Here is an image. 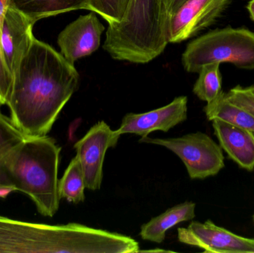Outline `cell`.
<instances>
[{
  "instance_id": "1",
  "label": "cell",
  "mask_w": 254,
  "mask_h": 253,
  "mask_svg": "<svg viewBox=\"0 0 254 253\" xmlns=\"http://www.w3.org/2000/svg\"><path fill=\"white\" fill-rule=\"evenodd\" d=\"M79 83L74 64L52 46L34 39L13 76L6 104L10 119L28 138L45 136Z\"/></svg>"
},
{
  "instance_id": "2",
  "label": "cell",
  "mask_w": 254,
  "mask_h": 253,
  "mask_svg": "<svg viewBox=\"0 0 254 253\" xmlns=\"http://www.w3.org/2000/svg\"><path fill=\"white\" fill-rule=\"evenodd\" d=\"M61 147L47 135L27 138L12 153L9 179L16 191L31 198L41 215L53 217L61 198L58 167Z\"/></svg>"
},
{
  "instance_id": "3",
  "label": "cell",
  "mask_w": 254,
  "mask_h": 253,
  "mask_svg": "<svg viewBox=\"0 0 254 253\" xmlns=\"http://www.w3.org/2000/svg\"><path fill=\"white\" fill-rule=\"evenodd\" d=\"M182 62L190 73H198L205 65L222 62L254 70V32L231 27L213 30L188 45Z\"/></svg>"
},
{
  "instance_id": "4",
  "label": "cell",
  "mask_w": 254,
  "mask_h": 253,
  "mask_svg": "<svg viewBox=\"0 0 254 253\" xmlns=\"http://www.w3.org/2000/svg\"><path fill=\"white\" fill-rule=\"evenodd\" d=\"M139 142L161 146L173 152L186 166L191 179L215 176L225 167L222 147L202 132L168 139L146 137Z\"/></svg>"
},
{
  "instance_id": "5",
  "label": "cell",
  "mask_w": 254,
  "mask_h": 253,
  "mask_svg": "<svg viewBox=\"0 0 254 253\" xmlns=\"http://www.w3.org/2000/svg\"><path fill=\"white\" fill-rule=\"evenodd\" d=\"M64 225L16 221L0 215V253H63Z\"/></svg>"
},
{
  "instance_id": "6",
  "label": "cell",
  "mask_w": 254,
  "mask_h": 253,
  "mask_svg": "<svg viewBox=\"0 0 254 253\" xmlns=\"http://www.w3.org/2000/svg\"><path fill=\"white\" fill-rule=\"evenodd\" d=\"M120 137L106 122L100 121L74 144L88 190L101 189L106 153L117 146Z\"/></svg>"
},
{
  "instance_id": "7",
  "label": "cell",
  "mask_w": 254,
  "mask_h": 253,
  "mask_svg": "<svg viewBox=\"0 0 254 253\" xmlns=\"http://www.w3.org/2000/svg\"><path fill=\"white\" fill-rule=\"evenodd\" d=\"M181 243L201 248L205 253H254V239L243 237L218 227L211 221H192L178 229Z\"/></svg>"
},
{
  "instance_id": "8",
  "label": "cell",
  "mask_w": 254,
  "mask_h": 253,
  "mask_svg": "<svg viewBox=\"0 0 254 253\" xmlns=\"http://www.w3.org/2000/svg\"><path fill=\"white\" fill-rule=\"evenodd\" d=\"M231 0H188L169 24L168 43L189 40L213 25Z\"/></svg>"
},
{
  "instance_id": "9",
  "label": "cell",
  "mask_w": 254,
  "mask_h": 253,
  "mask_svg": "<svg viewBox=\"0 0 254 253\" xmlns=\"http://www.w3.org/2000/svg\"><path fill=\"white\" fill-rule=\"evenodd\" d=\"M104 29L95 12L79 16L58 36L61 54L74 65L79 59L90 56L99 49Z\"/></svg>"
},
{
  "instance_id": "10",
  "label": "cell",
  "mask_w": 254,
  "mask_h": 253,
  "mask_svg": "<svg viewBox=\"0 0 254 253\" xmlns=\"http://www.w3.org/2000/svg\"><path fill=\"white\" fill-rule=\"evenodd\" d=\"M188 98H175L168 105L141 114L128 113L122 119L116 132L122 136L134 134L146 138L154 131L167 132L188 118Z\"/></svg>"
},
{
  "instance_id": "11",
  "label": "cell",
  "mask_w": 254,
  "mask_h": 253,
  "mask_svg": "<svg viewBox=\"0 0 254 253\" xmlns=\"http://www.w3.org/2000/svg\"><path fill=\"white\" fill-rule=\"evenodd\" d=\"M34 24L19 10L7 8L3 24L1 49L12 77L35 39L32 31Z\"/></svg>"
},
{
  "instance_id": "12",
  "label": "cell",
  "mask_w": 254,
  "mask_h": 253,
  "mask_svg": "<svg viewBox=\"0 0 254 253\" xmlns=\"http://www.w3.org/2000/svg\"><path fill=\"white\" fill-rule=\"evenodd\" d=\"M213 127L219 145L228 157L246 170L254 169V132L215 120Z\"/></svg>"
},
{
  "instance_id": "13",
  "label": "cell",
  "mask_w": 254,
  "mask_h": 253,
  "mask_svg": "<svg viewBox=\"0 0 254 253\" xmlns=\"http://www.w3.org/2000/svg\"><path fill=\"white\" fill-rule=\"evenodd\" d=\"M195 203L186 202L167 209L158 216L152 218L141 227L140 236L143 240L154 243L164 242L167 230L174 226L193 219L195 217Z\"/></svg>"
},
{
  "instance_id": "14",
  "label": "cell",
  "mask_w": 254,
  "mask_h": 253,
  "mask_svg": "<svg viewBox=\"0 0 254 253\" xmlns=\"http://www.w3.org/2000/svg\"><path fill=\"white\" fill-rule=\"evenodd\" d=\"M90 0H10L13 7L36 23L40 19L72 10H89Z\"/></svg>"
},
{
  "instance_id": "15",
  "label": "cell",
  "mask_w": 254,
  "mask_h": 253,
  "mask_svg": "<svg viewBox=\"0 0 254 253\" xmlns=\"http://www.w3.org/2000/svg\"><path fill=\"white\" fill-rule=\"evenodd\" d=\"M204 111L210 121L218 119L254 132L253 114L229 101L225 92H221L214 101L207 103Z\"/></svg>"
},
{
  "instance_id": "16",
  "label": "cell",
  "mask_w": 254,
  "mask_h": 253,
  "mask_svg": "<svg viewBox=\"0 0 254 253\" xmlns=\"http://www.w3.org/2000/svg\"><path fill=\"white\" fill-rule=\"evenodd\" d=\"M27 138L11 119L0 112V186H12L7 170L9 160L13 151Z\"/></svg>"
},
{
  "instance_id": "17",
  "label": "cell",
  "mask_w": 254,
  "mask_h": 253,
  "mask_svg": "<svg viewBox=\"0 0 254 253\" xmlns=\"http://www.w3.org/2000/svg\"><path fill=\"white\" fill-rule=\"evenodd\" d=\"M86 188L83 170L78 158L75 156L58 182L60 198L65 199L70 203H81L85 201Z\"/></svg>"
},
{
  "instance_id": "18",
  "label": "cell",
  "mask_w": 254,
  "mask_h": 253,
  "mask_svg": "<svg viewBox=\"0 0 254 253\" xmlns=\"http://www.w3.org/2000/svg\"><path fill=\"white\" fill-rule=\"evenodd\" d=\"M220 64L205 65L199 71V76L195 82L192 92L201 101L207 103L214 101L222 90V75Z\"/></svg>"
},
{
  "instance_id": "19",
  "label": "cell",
  "mask_w": 254,
  "mask_h": 253,
  "mask_svg": "<svg viewBox=\"0 0 254 253\" xmlns=\"http://www.w3.org/2000/svg\"><path fill=\"white\" fill-rule=\"evenodd\" d=\"M132 0H90L89 10L101 15L109 25L120 23L126 16Z\"/></svg>"
},
{
  "instance_id": "20",
  "label": "cell",
  "mask_w": 254,
  "mask_h": 253,
  "mask_svg": "<svg viewBox=\"0 0 254 253\" xmlns=\"http://www.w3.org/2000/svg\"><path fill=\"white\" fill-rule=\"evenodd\" d=\"M9 4L10 0H0V105L7 104L13 83V77L6 66L1 49L3 24Z\"/></svg>"
},
{
  "instance_id": "21",
  "label": "cell",
  "mask_w": 254,
  "mask_h": 253,
  "mask_svg": "<svg viewBox=\"0 0 254 253\" xmlns=\"http://www.w3.org/2000/svg\"><path fill=\"white\" fill-rule=\"evenodd\" d=\"M229 101L247 110L254 116V86H237L226 93Z\"/></svg>"
},
{
  "instance_id": "22",
  "label": "cell",
  "mask_w": 254,
  "mask_h": 253,
  "mask_svg": "<svg viewBox=\"0 0 254 253\" xmlns=\"http://www.w3.org/2000/svg\"><path fill=\"white\" fill-rule=\"evenodd\" d=\"M188 0H162L163 6L168 19L169 24L181 6Z\"/></svg>"
},
{
  "instance_id": "23",
  "label": "cell",
  "mask_w": 254,
  "mask_h": 253,
  "mask_svg": "<svg viewBox=\"0 0 254 253\" xmlns=\"http://www.w3.org/2000/svg\"><path fill=\"white\" fill-rule=\"evenodd\" d=\"M246 7L249 10L251 19L254 22V0H250Z\"/></svg>"
},
{
  "instance_id": "24",
  "label": "cell",
  "mask_w": 254,
  "mask_h": 253,
  "mask_svg": "<svg viewBox=\"0 0 254 253\" xmlns=\"http://www.w3.org/2000/svg\"><path fill=\"white\" fill-rule=\"evenodd\" d=\"M253 219H254V218H253Z\"/></svg>"
}]
</instances>
